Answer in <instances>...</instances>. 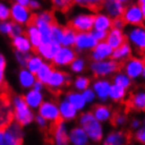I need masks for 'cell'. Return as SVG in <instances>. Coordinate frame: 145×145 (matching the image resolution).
<instances>
[{
    "mask_svg": "<svg viewBox=\"0 0 145 145\" xmlns=\"http://www.w3.org/2000/svg\"><path fill=\"white\" fill-rule=\"evenodd\" d=\"M145 64V57H129L123 61L122 69L131 79H137L141 76Z\"/></svg>",
    "mask_w": 145,
    "mask_h": 145,
    "instance_id": "obj_8",
    "label": "cell"
},
{
    "mask_svg": "<svg viewBox=\"0 0 145 145\" xmlns=\"http://www.w3.org/2000/svg\"><path fill=\"white\" fill-rule=\"evenodd\" d=\"M77 57L76 50L71 46H62L58 50L52 60L54 66H66L69 65L72 60Z\"/></svg>",
    "mask_w": 145,
    "mask_h": 145,
    "instance_id": "obj_13",
    "label": "cell"
},
{
    "mask_svg": "<svg viewBox=\"0 0 145 145\" xmlns=\"http://www.w3.org/2000/svg\"><path fill=\"white\" fill-rule=\"evenodd\" d=\"M120 2H122V3H127V2H129V1H131V0H119Z\"/></svg>",
    "mask_w": 145,
    "mask_h": 145,
    "instance_id": "obj_62",
    "label": "cell"
},
{
    "mask_svg": "<svg viewBox=\"0 0 145 145\" xmlns=\"http://www.w3.org/2000/svg\"><path fill=\"white\" fill-rule=\"evenodd\" d=\"M140 125H141V122H140V120L138 119H134L133 121H131V126L133 129H138L139 127H140Z\"/></svg>",
    "mask_w": 145,
    "mask_h": 145,
    "instance_id": "obj_56",
    "label": "cell"
},
{
    "mask_svg": "<svg viewBox=\"0 0 145 145\" xmlns=\"http://www.w3.org/2000/svg\"><path fill=\"white\" fill-rule=\"evenodd\" d=\"M38 114L51 122H58L62 119L59 112V106L54 101H43L38 107Z\"/></svg>",
    "mask_w": 145,
    "mask_h": 145,
    "instance_id": "obj_11",
    "label": "cell"
},
{
    "mask_svg": "<svg viewBox=\"0 0 145 145\" xmlns=\"http://www.w3.org/2000/svg\"><path fill=\"white\" fill-rule=\"evenodd\" d=\"M77 32L69 25L63 27V36H62L61 45L62 46H74L76 41Z\"/></svg>",
    "mask_w": 145,
    "mask_h": 145,
    "instance_id": "obj_35",
    "label": "cell"
},
{
    "mask_svg": "<svg viewBox=\"0 0 145 145\" xmlns=\"http://www.w3.org/2000/svg\"><path fill=\"white\" fill-rule=\"evenodd\" d=\"M98 43L91 32H80L77 33L75 45L77 51H89L93 50Z\"/></svg>",
    "mask_w": 145,
    "mask_h": 145,
    "instance_id": "obj_15",
    "label": "cell"
},
{
    "mask_svg": "<svg viewBox=\"0 0 145 145\" xmlns=\"http://www.w3.org/2000/svg\"><path fill=\"white\" fill-rule=\"evenodd\" d=\"M107 32L108 31H101V29H93L91 31V35L94 36V38L97 41H105L106 39V36H107Z\"/></svg>",
    "mask_w": 145,
    "mask_h": 145,
    "instance_id": "obj_47",
    "label": "cell"
},
{
    "mask_svg": "<svg viewBox=\"0 0 145 145\" xmlns=\"http://www.w3.org/2000/svg\"><path fill=\"white\" fill-rule=\"evenodd\" d=\"M144 124H145V118H144Z\"/></svg>",
    "mask_w": 145,
    "mask_h": 145,
    "instance_id": "obj_64",
    "label": "cell"
},
{
    "mask_svg": "<svg viewBox=\"0 0 145 145\" xmlns=\"http://www.w3.org/2000/svg\"><path fill=\"white\" fill-rule=\"evenodd\" d=\"M112 27V18H110L107 14L97 13L94 19V29L101 31H109Z\"/></svg>",
    "mask_w": 145,
    "mask_h": 145,
    "instance_id": "obj_27",
    "label": "cell"
},
{
    "mask_svg": "<svg viewBox=\"0 0 145 145\" xmlns=\"http://www.w3.org/2000/svg\"><path fill=\"white\" fill-rule=\"evenodd\" d=\"M82 95H83L84 99H85V101L86 103H91L93 101H95V99H96V93L94 91L93 88H89V87H87L86 89H84L82 91Z\"/></svg>",
    "mask_w": 145,
    "mask_h": 145,
    "instance_id": "obj_48",
    "label": "cell"
},
{
    "mask_svg": "<svg viewBox=\"0 0 145 145\" xmlns=\"http://www.w3.org/2000/svg\"><path fill=\"white\" fill-rule=\"evenodd\" d=\"M91 112L95 116V118L100 121V122H106L110 120L112 116V109L109 108L107 105H104V104H97L95 105L91 109Z\"/></svg>",
    "mask_w": 145,
    "mask_h": 145,
    "instance_id": "obj_28",
    "label": "cell"
},
{
    "mask_svg": "<svg viewBox=\"0 0 145 145\" xmlns=\"http://www.w3.org/2000/svg\"><path fill=\"white\" fill-rule=\"evenodd\" d=\"M53 69H54V65L53 64L48 63V62H43L42 65L40 66V69L35 74L36 75V79H38L41 82H43L44 84H46L47 80H48L52 72H53Z\"/></svg>",
    "mask_w": 145,
    "mask_h": 145,
    "instance_id": "obj_36",
    "label": "cell"
},
{
    "mask_svg": "<svg viewBox=\"0 0 145 145\" xmlns=\"http://www.w3.org/2000/svg\"><path fill=\"white\" fill-rule=\"evenodd\" d=\"M62 36H63V26L59 25L57 22H55L51 25V38L52 41L61 44Z\"/></svg>",
    "mask_w": 145,
    "mask_h": 145,
    "instance_id": "obj_39",
    "label": "cell"
},
{
    "mask_svg": "<svg viewBox=\"0 0 145 145\" xmlns=\"http://www.w3.org/2000/svg\"><path fill=\"white\" fill-rule=\"evenodd\" d=\"M126 25H143L144 17L141 10L140 3H133L128 7H125L122 16Z\"/></svg>",
    "mask_w": 145,
    "mask_h": 145,
    "instance_id": "obj_7",
    "label": "cell"
},
{
    "mask_svg": "<svg viewBox=\"0 0 145 145\" xmlns=\"http://www.w3.org/2000/svg\"><path fill=\"white\" fill-rule=\"evenodd\" d=\"M16 121H13L8 126L4 128V143L8 145H19L23 143V131Z\"/></svg>",
    "mask_w": 145,
    "mask_h": 145,
    "instance_id": "obj_9",
    "label": "cell"
},
{
    "mask_svg": "<svg viewBox=\"0 0 145 145\" xmlns=\"http://www.w3.org/2000/svg\"><path fill=\"white\" fill-rule=\"evenodd\" d=\"M22 34H24V29L22 27V24H19L17 22L13 21V27H12L11 37L13 38V37L18 36V35H22Z\"/></svg>",
    "mask_w": 145,
    "mask_h": 145,
    "instance_id": "obj_52",
    "label": "cell"
},
{
    "mask_svg": "<svg viewBox=\"0 0 145 145\" xmlns=\"http://www.w3.org/2000/svg\"><path fill=\"white\" fill-rule=\"evenodd\" d=\"M127 112L125 110L124 112H117L115 114H112V118H110V121L114 126H123L124 124H126L127 122Z\"/></svg>",
    "mask_w": 145,
    "mask_h": 145,
    "instance_id": "obj_41",
    "label": "cell"
},
{
    "mask_svg": "<svg viewBox=\"0 0 145 145\" xmlns=\"http://www.w3.org/2000/svg\"><path fill=\"white\" fill-rule=\"evenodd\" d=\"M42 63H43V58L41 56H39L38 54L32 55L26 64V69L33 74H36L37 71L40 69V66L42 65Z\"/></svg>",
    "mask_w": 145,
    "mask_h": 145,
    "instance_id": "obj_38",
    "label": "cell"
},
{
    "mask_svg": "<svg viewBox=\"0 0 145 145\" xmlns=\"http://www.w3.org/2000/svg\"><path fill=\"white\" fill-rule=\"evenodd\" d=\"M40 7H41V4H40V2L38 1V0H31V1H29V7L31 8V10L36 11V10L40 8Z\"/></svg>",
    "mask_w": 145,
    "mask_h": 145,
    "instance_id": "obj_54",
    "label": "cell"
},
{
    "mask_svg": "<svg viewBox=\"0 0 145 145\" xmlns=\"http://www.w3.org/2000/svg\"><path fill=\"white\" fill-rule=\"evenodd\" d=\"M122 66H123V62L117 61L115 59H104V60H100V61H93L91 66V72L95 77H103L112 75L115 72L122 71Z\"/></svg>",
    "mask_w": 145,
    "mask_h": 145,
    "instance_id": "obj_3",
    "label": "cell"
},
{
    "mask_svg": "<svg viewBox=\"0 0 145 145\" xmlns=\"http://www.w3.org/2000/svg\"><path fill=\"white\" fill-rule=\"evenodd\" d=\"M29 1H31V0H16L17 3L21 4V5H24V7H29Z\"/></svg>",
    "mask_w": 145,
    "mask_h": 145,
    "instance_id": "obj_58",
    "label": "cell"
},
{
    "mask_svg": "<svg viewBox=\"0 0 145 145\" xmlns=\"http://www.w3.org/2000/svg\"><path fill=\"white\" fill-rule=\"evenodd\" d=\"M131 56V45L128 42H125L122 45H120L119 47L115 48L112 51V59H115L117 61H121L123 62L125 61L127 58H129Z\"/></svg>",
    "mask_w": 145,
    "mask_h": 145,
    "instance_id": "obj_29",
    "label": "cell"
},
{
    "mask_svg": "<svg viewBox=\"0 0 145 145\" xmlns=\"http://www.w3.org/2000/svg\"><path fill=\"white\" fill-rule=\"evenodd\" d=\"M94 19L95 15L93 14H80L69 22L72 29H74L77 33L80 32H91L94 29Z\"/></svg>",
    "mask_w": 145,
    "mask_h": 145,
    "instance_id": "obj_10",
    "label": "cell"
},
{
    "mask_svg": "<svg viewBox=\"0 0 145 145\" xmlns=\"http://www.w3.org/2000/svg\"><path fill=\"white\" fill-rule=\"evenodd\" d=\"M105 41L110 45V46L115 50L120 45H122L127 41L126 35L123 33V31L116 27H112L107 32V36H106Z\"/></svg>",
    "mask_w": 145,
    "mask_h": 145,
    "instance_id": "obj_21",
    "label": "cell"
},
{
    "mask_svg": "<svg viewBox=\"0 0 145 145\" xmlns=\"http://www.w3.org/2000/svg\"><path fill=\"white\" fill-rule=\"evenodd\" d=\"M69 142L75 145H85L89 142L86 131L81 126H76L69 131Z\"/></svg>",
    "mask_w": 145,
    "mask_h": 145,
    "instance_id": "obj_22",
    "label": "cell"
},
{
    "mask_svg": "<svg viewBox=\"0 0 145 145\" xmlns=\"http://www.w3.org/2000/svg\"><path fill=\"white\" fill-rule=\"evenodd\" d=\"M13 121H14V110L10 99L0 104V128H5Z\"/></svg>",
    "mask_w": 145,
    "mask_h": 145,
    "instance_id": "obj_19",
    "label": "cell"
},
{
    "mask_svg": "<svg viewBox=\"0 0 145 145\" xmlns=\"http://www.w3.org/2000/svg\"><path fill=\"white\" fill-rule=\"evenodd\" d=\"M12 44L15 47L16 51L19 52H27L31 53L33 52V46L29 39L27 38L25 34H22V35H18V36H15L12 38Z\"/></svg>",
    "mask_w": 145,
    "mask_h": 145,
    "instance_id": "obj_25",
    "label": "cell"
},
{
    "mask_svg": "<svg viewBox=\"0 0 145 145\" xmlns=\"http://www.w3.org/2000/svg\"><path fill=\"white\" fill-rule=\"evenodd\" d=\"M33 13L29 7H24L15 2L11 7V18L14 22L19 24H29L32 19Z\"/></svg>",
    "mask_w": 145,
    "mask_h": 145,
    "instance_id": "obj_12",
    "label": "cell"
},
{
    "mask_svg": "<svg viewBox=\"0 0 145 145\" xmlns=\"http://www.w3.org/2000/svg\"><path fill=\"white\" fill-rule=\"evenodd\" d=\"M112 48L106 41H99L97 45L91 50V59L93 61H100L104 59H108L112 57Z\"/></svg>",
    "mask_w": 145,
    "mask_h": 145,
    "instance_id": "obj_17",
    "label": "cell"
},
{
    "mask_svg": "<svg viewBox=\"0 0 145 145\" xmlns=\"http://www.w3.org/2000/svg\"><path fill=\"white\" fill-rule=\"evenodd\" d=\"M47 131L51 134L53 143L58 145H65L69 143V137L67 133V128L65 125V121L61 119L58 122L50 124Z\"/></svg>",
    "mask_w": 145,
    "mask_h": 145,
    "instance_id": "obj_6",
    "label": "cell"
},
{
    "mask_svg": "<svg viewBox=\"0 0 145 145\" xmlns=\"http://www.w3.org/2000/svg\"><path fill=\"white\" fill-rule=\"evenodd\" d=\"M135 140L137 142H139V143L145 144V125L142 127H139L138 129H136Z\"/></svg>",
    "mask_w": 145,
    "mask_h": 145,
    "instance_id": "obj_49",
    "label": "cell"
},
{
    "mask_svg": "<svg viewBox=\"0 0 145 145\" xmlns=\"http://www.w3.org/2000/svg\"><path fill=\"white\" fill-rule=\"evenodd\" d=\"M5 66H7V61L2 54H0V91L7 88V83H5Z\"/></svg>",
    "mask_w": 145,
    "mask_h": 145,
    "instance_id": "obj_42",
    "label": "cell"
},
{
    "mask_svg": "<svg viewBox=\"0 0 145 145\" xmlns=\"http://www.w3.org/2000/svg\"><path fill=\"white\" fill-rule=\"evenodd\" d=\"M63 1H65V2L69 4V7H72V4H74V0H63Z\"/></svg>",
    "mask_w": 145,
    "mask_h": 145,
    "instance_id": "obj_60",
    "label": "cell"
},
{
    "mask_svg": "<svg viewBox=\"0 0 145 145\" xmlns=\"http://www.w3.org/2000/svg\"><path fill=\"white\" fill-rule=\"evenodd\" d=\"M12 27H13V22L8 21H0V33L4 35H8L11 37L12 34Z\"/></svg>",
    "mask_w": 145,
    "mask_h": 145,
    "instance_id": "obj_46",
    "label": "cell"
},
{
    "mask_svg": "<svg viewBox=\"0 0 145 145\" xmlns=\"http://www.w3.org/2000/svg\"><path fill=\"white\" fill-rule=\"evenodd\" d=\"M89 84L91 79L85 76H79L74 80V87L77 91H83L87 87H89Z\"/></svg>",
    "mask_w": 145,
    "mask_h": 145,
    "instance_id": "obj_40",
    "label": "cell"
},
{
    "mask_svg": "<svg viewBox=\"0 0 145 145\" xmlns=\"http://www.w3.org/2000/svg\"><path fill=\"white\" fill-rule=\"evenodd\" d=\"M125 110L145 112V91H136L131 93V96L124 102Z\"/></svg>",
    "mask_w": 145,
    "mask_h": 145,
    "instance_id": "obj_14",
    "label": "cell"
},
{
    "mask_svg": "<svg viewBox=\"0 0 145 145\" xmlns=\"http://www.w3.org/2000/svg\"><path fill=\"white\" fill-rule=\"evenodd\" d=\"M140 5H141V10H142L143 17H144V20H145V4H140Z\"/></svg>",
    "mask_w": 145,
    "mask_h": 145,
    "instance_id": "obj_59",
    "label": "cell"
},
{
    "mask_svg": "<svg viewBox=\"0 0 145 145\" xmlns=\"http://www.w3.org/2000/svg\"><path fill=\"white\" fill-rule=\"evenodd\" d=\"M131 134L127 131H116L109 133L105 137L103 143L105 145H122L131 143Z\"/></svg>",
    "mask_w": 145,
    "mask_h": 145,
    "instance_id": "obj_18",
    "label": "cell"
},
{
    "mask_svg": "<svg viewBox=\"0 0 145 145\" xmlns=\"http://www.w3.org/2000/svg\"><path fill=\"white\" fill-rule=\"evenodd\" d=\"M44 85H45V84H44L43 82H41V81H39L38 79H36V81L34 82L32 88L36 89V91H42V89H43V86H44Z\"/></svg>",
    "mask_w": 145,
    "mask_h": 145,
    "instance_id": "obj_55",
    "label": "cell"
},
{
    "mask_svg": "<svg viewBox=\"0 0 145 145\" xmlns=\"http://www.w3.org/2000/svg\"><path fill=\"white\" fill-rule=\"evenodd\" d=\"M23 98H24L26 104L31 108H38L40 104L43 102V95H42L41 91H36L34 88L27 91Z\"/></svg>",
    "mask_w": 145,
    "mask_h": 145,
    "instance_id": "obj_26",
    "label": "cell"
},
{
    "mask_svg": "<svg viewBox=\"0 0 145 145\" xmlns=\"http://www.w3.org/2000/svg\"><path fill=\"white\" fill-rule=\"evenodd\" d=\"M12 105L14 110V120L21 126H26L35 120L34 114L24 98L21 96H14L12 99Z\"/></svg>",
    "mask_w": 145,
    "mask_h": 145,
    "instance_id": "obj_2",
    "label": "cell"
},
{
    "mask_svg": "<svg viewBox=\"0 0 145 145\" xmlns=\"http://www.w3.org/2000/svg\"><path fill=\"white\" fill-rule=\"evenodd\" d=\"M24 34H25L27 38L29 39L31 43H32V46H33V52L34 50L38 47L41 44V35H40L39 29H37V26L35 24H27L26 25V29L24 31Z\"/></svg>",
    "mask_w": 145,
    "mask_h": 145,
    "instance_id": "obj_30",
    "label": "cell"
},
{
    "mask_svg": "<svg viewBox=\"0 0 145 145\" xmlns=\"http://www.w3.org/2000/svg\"><path fill=\"white\" fill-rule=\"evenodd\" d=\"M126 97V88L117 85V84H112L109 88L108 98L115 102H122Z\"/></svg>",
    "mask_w": 145,
    "mask_h": 145,
    "instance_id": "obj_33",
    "label": "cell"
},
{
    "mask_svg": "<svg viewBox=\"0 0 145 145\" xmlns=\"http://www.w3.org/2000/svg\"><path fill=\"white\" fill-rule=\"evenodd\" d=\"M124 8H125L124 4L120 2L119 0H103L102 10H104L106 14L112 19L121 17L124 12Z\"/></svg>",
    "mask_w": 145,
    "mask_h": 145,
    "instance_id": "obj_20",
    "label": "cell"
},
{
    "mask_svg": "<svg viewBox=\"0 0 145 145\" xmlns=\"http://www.w3.org/2000/svg\"><path fill=\"white\" fill-rule=\"evenodd\" d=\"M32 55L27 53V52H19V51H15V57H16V60L19 64L22 66V67H26V64L29 62V58H31Z\"/></svg>",
    "mask_w": 145,
    "mask_h": 145,
    "instance_id": "obj_44",
    "label": "cell"
},
{
    "mask_svg": "<svg viewBox=\"0 0 145 145\" xmlns=\"http://www.w3.org/2000/svg\"><path fill=\"white\" fill-rule=\"evenodd\" d=\"M11 17V8L7 4L0 1V21H5Z\"/></svg>",
    "mask_w": 145,
    "mask_h": 145,
    "instance_id": "obj_45",
    "label": "cell"
},
{
    "mask_svg": "<svg viewBox=\"0 0 145 145\" xmlns=\"http://www.w3.org/2000/svg\"><path fill=\"white\" fill-rule=\"evenodd\" d=\"M51 1H52V3H53V5L61 12H66L69 7H71L69 4L66 3L65 1H63V0H51Z\"/></svg>",
    "mask_w": 145,
    "mask_h": 145,
    "instance_id": "obj_51",
    "label": "cell"
},
{
    "mask_svg": "<svg viewBox=\"0 0 145 145\" xmlns=\"http://www.w3.org/2000/svg\"><path fill=\"white\" fill-rule=\"evenodd\" d=\"M126 26V23L124 22L122 17H117V18L112 19V27H116V29H123Z\"/></svg>",
    "mask_w": 145,
    "mask_h": 145,
    "instance_id": "obj_53",
    "label": "cell"
},
{
    "mask_svg": "<svg viewBox=\"0 0 145 145\" xmlns=\"http://www.w3.org/2000/svg\"><path fill=\"white\" fill-rule=\"evenodd\" d=\"M65 99L69 102H71L78 110L83 109L86 105V101L84 99L83 95H82V93H79V91H71L66 95Z\"/></svg>",
    "mask_w": 145,
    "mask_h": 145,
    "instance_id": "obj_32",
    "label": "cell"
},
{
    "mask_svg": "<svg viewBox=\"0 0 145 145\" xmlns=\"http://www.w3.org/2000/svg\"><path fill=\"white\" fill-rule=\"evenodd\" d=\"M126 38L138 54L145 57V26L131 25L126 29Z\"/></svg>",
    "mask_w": 145,
    "mask_h": 145,
    "instance_id": "obj_4",
    "label": "cell"
},
{
    "mask_svg": "<svg viewBox=\"0 0 145 145\" xmlns=\"http://www.w3.org/2000/svg\"><path fill=\"white\" fill-rule=\"evenodd\" d=\"M84 69H85V61L82 58L76 57V58L72 60V63H71V71L76 72V74L83 72Z\"/></svg>",
    "mask_w": 145,
    "mask_h": 145,
    "instance_id": "obj_43",
    "label": "cell"
},
{
    "mask_svg": "<svg viewBox=\"0 0 145 145\" xmlns=\"http://www.w3.org/2000/svg\"><path fill=\"white\" fill-rule=\"evenodd\" d=\"M35 120H36V123L38 124V126H39L41 129L47 131L48 127H50V124H48V121H47L45 118H43V117L40 116L39 114H38L36 116V118H35Z\"/></svg>",
    "mask_w": 145,
    "mask_h": 145,
    "instance_id": "obj_50",
    "label": "cell"
},
{
    "mask_svg": "<svg viewBox=\"0 0 145 145\" xmlns=\"http://www.w3.org/2000/svg\"><path fill=\"white\" fill-rule=\"evenodd\" d=\"M112 81H114L115 84L120 85V86L124 87V88H126V89H128L131 85V79L127 76L125 72H122V71L117 72V74L114 76V78H112Z\"/></svg>",
    "mask_w": 145,
    "mask_h": 145,
    "instance_id": "obj_37",
    "label": "cell"
},
{
    "mask_svg": "<svg viewBox=\"0 0 145 145\" xmlns=\"http://www.w3.org/2000/svg\"><path fill=\"white\" fill-rule=\"evenodd\" d=\"M74 4H78L82 7H86L93 13H98L102 10L103 0H74Z\"/></svg>",
    "mask_w": 145,
    "mask_h": 145,
    "instance_id": "obj_34",
    "label": "cell"
},
{
    "mask_svg": "<svg viewBox=\"0 0 145 145\" xmlns=\"http://www.w3.org/2000/svg\"><path fill=\"white\" fill-rule=\"evenodd\" d=\"M80 126L86 131L89 140L93 142H100L103 138V127L101 122L95 118L91 112H83L79 118Z\"/></svg>",
    "mask_w": 145,
    "mask_h": 145,
    "instance_id": "obj_1",
    "label": "cell"
},
{
    "mask_svg": "<svg viewBox=\"0 0 145 145\" xmlns=\"http://www.w3.org/2000/svg\"><path fill=\"white\" fill-rule=\"evenodd\" d=\"M60 47H61V44L54 42V41L46 42V43L41 42V44H40L39 46L36 47L34 50V53L38 54L43 59L47 60V61H52L53 58H54V56L56 55V53L58 52V50Z\"/></svg>",
    "mask_w": 145,
    "mask_h": 145,
    "instance_id": "obj_16",
    "label": "cell"
},
{
    "mask_svg": "<svg viewBox=\"0 0 145 145\" xmlns=\"http://www.w3.org/2000/svg\"><path fill=\"white\" fill-rule=\"evenodd\" d=\"M109 88H110V83L107 80L99 79L93 83V89L96 93V96L102 102H105L108 99Z\"/></svg>",
    "mask_w": 145,
    "mask_h": 145,
    "instance_id": "obj_23",
    "label": "cell"
},
{
    "mask_svg": "<svg viewBox=\"0 0 145 145\" xmlns=\"http://www.w3.org/2000/svg\"><path fill=\"white\" fill-rule=\"evenodd\" d=\"M69 84H71V77L69 74L54 69L45 85L52 93L59 94L61 91V88L67 86Z\"/></svg>",
    "mask_w": 145,
    "mask_h": 145,
    "instance_id": "obj_5",
    "label": "cell"
},
{
    "mask_svg": "<svg viewBox=\"0 0 145 145\" xmlns=\"http://www.w3.org/2000/svg\"><path fill=\"white\" fill-rule=\"evenodd\" d=\"M140 4H145V0H138Z\"/></svg>",
    "mask_w": 145,
    "mask_h": 145,
    "instance_id": "obj_63",
    "label": "cell"
},
{
    "mask_svg": "<svg viewBox=\"0 0 145 145\" xmlns=\"http://www.w3.org/2000/svg\"><path fill=\"white\" fill-rule=\"evenodd\" d=\"M141 76L143 77V78H145V64H144V67H143V71H142Z\"/></svg>",
    "mask_w": 145,
    "mask_h": 145,
    "instance_id": "obj_61",
    "label": "cell"
},
{
    "mask_svg": "<svg viewBox=\"0 0 145 145\" xmlns=\"http://www.w3.org/2000/svg\"><path fill=\"white\" fill-rule=\"evenodd\" d=\"M19 83L23 88H32L34 82L36 81V75L29 72L27 69H22L19 72Z\"/></svg>",
    "mask_w": 145,
    "mask_h": 145,
    "instance_id": "obj_31",
    "label": "cell"
},
{
    "mask_svg": "<svg viewBox=\"0 0 145 145\" xmlns=\"http://www.w3.org/2000/svg\"><path fill=\"white\" fill-rule=\"evenodd\" d=\"M59 112H60V116L64 121H71L74 120L77 117V112L78 109L72 105L71 102H69L66 99L62 100L59 103Z\"/></svg>",
    "mask_w": 145,
    "mask_h": 145,
    "instance_id": "obj_24",
    "label": "cell"
},
{
    "mask_svg": "<svg viewBox=\"0 0 145 145\" xmlns=\"http://www.w3.org/2000/svg\"><path fill=\"white\" fill-rule=\"evenodd\" d=\"M4 143V128H0V145Z\"/></svg>",
    "mask_w": 145,
    "mask_h": 145,
    "instance_id": "obj_57",
    "label": "cell"
}]
</instances>
